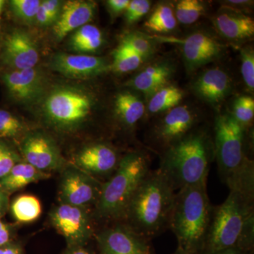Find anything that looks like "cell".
<instances>
[{
  "mask_svg": "<svg viewBox=\"0 0 254 254\" xmlns=\"http://www.w3.org/2000/svg\"><path fill=\"white\" fill-rule=\"evenodd\" d=\"M23 159L8 143L0 140V180Z\"/></svg>",
  "mask_w": 254,
  "mask_h": 254,
  "instance_id": "33",
  "label": "cell"
},
{
  "mask_svg": "<svg viewBox=\"0 0 254 254\" xmlns=\"http://www.w3.org/2000/svg\"><path fill=\"white\" fill-rule=\"evenodd\" d=\"M23 129V124L9 112L0 110V138H14Z\"/></svg>",
  "mask_w": 254,
  "mask_h": 254,
  "instance_id": "32",
  "label": "cell"
},
{
  "mask_svg": "<svg viewBox=\"0 0 254 254\" xmlns=\"http://www.w3.org/2000/svg\"><path fill=\"white\" fill-rule=\"evenodd\" d=\"M95 9L96 4L92 1H68L65 3L54 26L58 40L63 39L70 32L86 25L94 16Z\"/></svg>",
  "mask_w": 254,
  "mask_h": 254,
  "instance_id": "18",
  "label": "cell"
},
{
  "mask_svg": "<svg viewBox=\"0 0 254 254\" xmlns=\"http://www.w3.org/2000/svg\"><path fill=\"white\" fill-rule=\"evenodd\" d=\"M242 74L245 84L250 91L254 88V53L253 49L245 48L241 53Z\"/></svg>",
  "mask_w": 254,
  "mask_h": 254,
  "instance_id": "35",
  "label": "cell"
},
{
  "mask_svg": "<svg viewBox=\"0 0 254 254\" xmlns=\"http://www.w3.org/2000/svg\"><path fill=\"white\" fill-rule=\"evenodd\" d=\"M50 221L67 247L86 246L94 235L93 221L88 208L59 203L50 211Z\"/></svg>",
  "mask_w": 254,
  "mask_h": 254,
  "instance_id": "8",
  "label": "cell"
},
{
  "mask_svg": "<svg viewBox=\"0 0 254 254\" xmlns=\"http://www.w3.org/2000/svg\"><path fill=\"white\" fill-rule=\"evenodd\" d=\"M213 254H250V252H245V251L240 250L237 247L227 249V250L220 251Z\"/></svg>",
  "mask_w": 254,
  "mask_h": 254,
  "instance_id": "44",
  "label": "cell"
},
{
  "mask_svg": "<svg viewBox=\"0 0 254 254\" xmlns=\"http://www.w3.org/2000/svg\"><path fill=\"white\" fill-rule=\"evenodd\" d=\"M38 49L27 33L15 30L5 38L1 60L14 70L34 68L38 63Z\"/></svg>",
  "mask_w": 254,
  "mask_h": 254,
  "instance_id": "13",
  "label": "cell"
},
{
  "mask_svg": "<svg viewBox=\"0 0 254 254\" xmlns=\"http://www.w3.org/2000/svg\"><path fill=\"white\" fill-rule=\"evenodd\" d=\"M183 98V92L174 86H165L151 95L148 110L151 113H162L176 107Z\"/></svg>",
  "mask_w": 254,
  "mask_h": 254,
  "instance_id": "25",
  "label": "cell"
},
{
  "mask_svg": "<svg viewBox=\"0 0 254 254\" xmlns=\"http://www.w3.org/2000/svg\"><path fill=\"white\" fill-rule=\"evenodd\" d=\"M231 80L227 73L219 68H210L193 82L195 94L210 103H218L226 98L231 89Z\"/></svg>",
  "mask_w": 254,
  "mask_h": 254,
  "instance_id": "19",
  "label": "cell"
},
{
  "mask_svg": "<svg viewBox=\"0 0 254 254\" xmlns=\"http://www.w3.org/2000/svg\"><path fill=\"white\" fill-rule=\"evenodd\" d=\"M92 102L80 90L61 88L52 92L45 102L47 118L55 126L69 130L81 125L91 114Z\"/></svg>",
  "mask_w": 254,
  "mask_h": 254,
  "instance_id": "7",
  "label": "cell"
},
{
  "mask_svg": "<svg viewBox=\"0 0 254 254\" xmlns=\"http://www.w3.org/2000/svg\"><path fill=\"white\" fill-rule=\"evenodd\" d=\"M41 4V1L39 0H12L10 1L11 9L15 16L28 22L36 18Z\"/></svg>",
  "mask_w": 254,
  "mask_h": 254,
  "instance_id": "34",
  "label": "cell"
},
{
  "mask_svg": "<svg viewBox=\"0 0 254 254\" xmlns=\"http://www.w3.org/2000/svg\"><path fill=\"white\" fill-rule=\"evenodd\" d=\"M95 239L99 254H152L149 241L123 222L103 229Z\"/></svg>",
  "mask_w": 254,
  "mask_h": 254,
  "instance_id": "11",
  "label": "cell"
},
{
  "mask_svg": "<svg viewBox=\"0 0 254 254\" xmlns=\"http://www.w3.org/2000/svg\"><path fill=\"white\" fill-rule=\"evenodd\" d=\"M41 5L47 13L49 15L50 17L55 21L58 19L61 12V3L58 0H47V1H41Z\"/></svg>",
  "mask_w": 254,
  "mask_h": 254,
  "instance_id": "38",
  "label": "cell"
},
{
  "mask_svg": "<svg viewBox=\"0 0 254 254\" xmlns=\"http://www.w3.org/2000/svg\"><path fill=\"white\" fill-rule=\"evenodd\" d=\"M150 171L149 160L139 152L127 153L108 180L103 182L95 216L104 221L123 220L127 207Z\"/></svg>",
  "mask_w": 254,
  "mask_h": 254,
  "instance_id": "6",
  "label": "cell"
},
{
  "mask_svg": "<svg viewBox=\"0 0 254 254\" xmlns=\"http://www.w3.org/2000/svg\"><path fill=\"white\" fill-rule=\"evenodd\" d=\"M16 227L0 219V247L15 240Z\"/></svg>",
  "mask_w": 254,
  "mask_h": 254,
  "instance_id": "37",
  "label": "cell"
},
{
  "mask_svg": "<svg viewBox=\"0 0 254 254\" xmlns=\"http://www.w3.org/2000/svg\"><path fill=\"white\" fill-rule=\"evenodd\" d=\"M103 42L99 28L91 24L78 28L71 38L73 48L81 52H94L102 46Z\"/></svg>",
  "mask_w": 254,
  "mask_h": 254,
  "instance_id": "26",
  "label": "cell"
},
{
  "mask_svg": "<svg viewBox=\"0 0 254 254\" xmlns=\"http://www.w3.org/2000/svg\"><path fill=\"white\" fill-rule=\"evenodd\" d=\"M213 156L206 133L191 132L165 149L158 170L174 190H180L207 182Z\"/></svg>",
  "mask_w": 254,
  "mask_h": 254,
  "instance_id": "5",
  "label": "cell"
},
{
  "mask_svg": "<svg viewBox=\"0 0 254 254\" xmlns=\"http://www.w3.org/2000/svg\"><path fill=\"white\" fill-rule=\"evenodd\" d=\"M129 2V0H109L108 1V4L113 12L118 14L122 11H126Z\"/></svg>",
  "mask_w": 254,
  "mask_h": 254,
  "instance_id": "41",
  "label": "cell"
},
{
  "mask_svg": "<svg viewBox=\"0 0 254 254\" xmlns=\"http://www.w3.org/2000/svg\"><path fill=\"white\" fill-rule=\"evenodd\" d=\"M254 240V200L230 190L221 204L213 206L200 254H213L237 247L250 252Z\"/></svg>",
  "mask_w": 254,
  "mask_h": 254,
  "instance_id": "3",
  "label": "cell"
},
{
  "mask_svg": "<svg viewBox=\"0 0 254 254\" xmlns=\"http://www.w3.org/2000/svg\"><path fill=\"white\" fill-rule=\"evenodd\" d=\"M36 19L37 22L41 26H48V25L51 24L53 22V20L50 17L49 15L47 13L46 10L43 8L41 4L38 8V11H37Z\"/></svg>",
  "mask_w": 254,
  "mask_h": 254,
  "instance_id": "42",
  "label": "cell"
},
{
  "mask_svg": "<svg viewBox=\"0 0 254 254\" xmlns=\"http://www.w3.org/2000/svg\"><path fill=\"white\" fill-rule=\"evenodd\" d=\"M170 75V69L165 65L148 66L138 73L130 85L145 94L153 95L159 89L166 86Z\"/></svg>",
  "mask_w": 254,
  "mask_h": 254,
  "instance_id": "22",
  "label": "cell"
},
{
  "mask_svg": "<svg viewBox=\"0 0 254 254\" xmlns=\"http://www.w3.org/2000/svg\"><path fill=\"white\" fill-rule=\"evenodd\" d=\"M121 159L111 145L93 143L78 152L75 157V166L99 180L100 177L110 178L118 168Z\"/></svg>",
  "mask_w": 254,
  "mask_h": 254,
  "instance_id": "12",
  "label": "cell"
},
{
  "mask_svg": "<svg viewBox=\"0 0 254 254\" xmlns=\"http://www.w3.org/2000/svg\"><path fill=\"white\" fill-rule=\"evenodd\" d=\"M150 1L148 0L130 1L126 9V18L128 23H134L149 11Z\"/></svg>",
  "mask_w": 254,
  "mask_h": 254,
  "instance_id": "36",
  "label": "cell"
},
{
  "mask_svg": "<svg viewBox=\"0 0 254 254\" xmlns=\"http://www.w3.org/2000/svg\"><path fill=\"white\" fill-rule=\"evenodd\" d=\"M115 108L122 123L129 128L135 126L145 113L143 102L129 92H124L117 96Z\"/></svg>",
  "mask_w": 254,
  "mask_h": 254,
  "instance_id": "23",
  "label": "cell"
},
{
  "mask_svg": "<svg viewBox=\"0 0 254 254\" xmlns=\"http://www.w3.org/2000/svg\"><path fill=\"white\" fill-rule=\"evenodd\" d=\"M5 4V1L4 0H0V21H1V12H2L3 7Z\"/></svg>",
  "mask_w": 254,
  "mask_h": 254,
  "instance_id": "46",
  "label": "cell"
},
{
  "mask_svg": "<svg viewBox=\"0 0 254 254\" xmlns=\"http://www.w3.org/2000/svg\"><path fill=\"white\" fill-rule=\"evenodd\" d=\"M121 44L125 45L139 55L143 59L153 52V43L148 37L139 33H131L124 37Z\"/></svg>",
  "mask_w": 254,
  "mask_h": 254,
  "instance_id": "30",
  "label": "cell"
},
{
  "mask_svg": "<svg viewBox=\"0 0 254 254\" xmlns=\"http://www.w3.org/2000/svg\"><path fill=\"white\" fill-rule=\"evenodd\" d=\"M143 58L131 48L125 45L120 46L114 51L112 68L116 72L124 73L136 69L141 63Z\"/></svg>",
  "mask_w": 254,
  "mask_h": 254,
  "instance_id": "28",
  "label": "cell"
},
{
  "mask_svg": "<svg viewBox=\"0 0 254 254\" xmlns=\"http://www.w3.org/2000/svg\"><path fill=\"white\" fill-rule=\"evenodd\" d=\"M213 210L207 182L178 190L169 227L176 237L177 250L185 254H201Z\"/></svg>",
  "mask_w": 254,
  "mask_h": 254,
  "instance_id": "4",
  "label": "cell"
},
{
  "mask_svg": "<svg viewBox=\"0 0 254 254\" xmlns=\"http://www.w3.org/2000/svg\"><path fill=\"white\" fill-rule=\"evenodd\" d=\"M10 194L0 185V219L3 218L9 209Z\"/></svg>",
  "mask_w": 254,
  "mask_h": 254,
  "instance_id": "40",
  "label": "cell"
},
{
  "mask_svg": "<svg viewBox=\"0 0 254 254\" xmlns=\"http://www.w3.org/2000/svg\"><path fill=\"white\" fill-rule=\"evenodd\" d=\"M175 194L158 169L150 170L137 189L120 222L150 241L169 229Z\"/></svg>",
  "mask_w": 254,
  "mask_h": 254,
  "instance_id": "1",
  "label": "cell"
},
{
  "mask_svg": "<svg viewBox=\"0 0 254 254\" xmlns=\"http://www.w3.org/2000/svg\"><path fill=\"white\" fill-rule=\"evenodd\" d=\"M219 33L231 41H242L254 34V21L250 16L235 11H222L214 18Z\"/></svg>",
  "mask_w": 254,
  "mask_h": 254,
  "instance_id": "20",
  "label": "cell"
},
{
  "mask_svg": "<svg viewBox=\"0 0 254 254\" xmlns=\"http://www.w3.org/2000/svg\"><path fill=\"white\" fill-rule=\"evenodd\" d=\"M245 139V128L232 115L217 117L213 144L220 179L230 191L254 200V165L246 155Z\"/></svg>",
  "mask_w": 254,
  "mask_h": 254,
  "instance_id": "2",
  "label": "cell"
},
{
  "mask_svg": "<svg viewBox=\"0 0 254 254\" xmlns=\"http://www.w3.org/2000/svg\"><path fill=\"white\" fill-rule=\"evenodd\" d=\"M205 11L204 5L198 0H182L177 2L175 16L183 24L195 22Z\"/></svg>",
  "mask_w": 254,
  "mask_h": 254,
  "instance_id": "29",
  "label": "cell"
},
{
  "mask_svg": "<svg viewBox=\"0 0 254 254\" xmlns=\"http://www.w3.org/2000/svg\"><path fill=\"white\" fill-rule=\"evenodd\" d=\"M185 254L184 253H182V252H181V251H180L179 250H177V252H176V254Z\"/></svg>",
  "mask_w": 254,
  "mask_h": 254,
  "instance_id": "47",
  "label": "cell"
},
{
  "mask_svg": "<svg viewBox=\"0 0 254 254\" xmlns=\"http://www.w3.org/2000/svg\"><path fill=\"white\" fill-rule=\"evenodd\" d=\"M182 54L190 71L203 66L220 56L222 46L203 32H196L182 42Z\"/></svg>",
  "mask_w": 254,
  "mask_h": 254,
  "instance_id": "16",
  "label": "cell"
},
{
  "mask_svg": "<svg viewBox=\"0 0 254 254\" xmlns=\"http://www.w3.org/2000/svg\"><path fill=\"white\" fill-rule=\"evenodd\" d=\"M51 66L58 72L73 78L93 77L104 72L108 68L103 58L65 53L53 57Z\"/></svg>",
  "mask_w": 254,
  "mask_h": 254,
  "instance_id": "17",
  "label": "cell"
},
{
  "mask_svg": "<svg viewBox=\"0 0 254 254\" xmlns=\"http://www.w3.org/2000/svg\"><path fill=\"white\" fill-rule=\"evenodd\" d=\"M234 118L245 127L253 120L254 116V100L250 96H241L235 100L234 104Z\"/></svg>",
  "mask_w": 254,
  "mask_h": 254,
  "instance_id": "31",
  "label": "cell"
},
{
  "mask_svg": "<svg viewBox=\"0 0 254 254\" xmlns=\"http://www.w3.org/2000/svg\"><path fill=\"white\" fill-rule=\"evenodd\" d=\"M177 26L173 9L168 4H159L145 23V27L156 33H169Z\"/></svg>",
  "mask_w": 254,
  "mask_h": 254,
  "instance_id": "27",
  "label": "cell"
},
{
  "mask_svg": "<svg viewBox=\"0 0 254 254\" xmlns=\"http://www.w3.org/2000/svg\"><path fill=\"white\" fill-rule=\"evenodd\" d=\"M63 254H94L86 246L81 247H66Z\"/></svg>",
  "mask_w": 254,
  "mask_h": 254,
  "instance_id": "43",
  "label": "cell"
},
{
  "mask_svg": "<svg viewBox=\"0 0 254 254\" xmlns=\"http://www.w3.org/2000/svg\"><path fill=\"white\" fill-rule=\"evenodd\" d=\"M11 215L19 223L35 221L42 213L41 202L34 195L23 194L16 197L10 203Z\"/></svg>",
  "mask_w": 254,
  "mask_h": 254,
  "instance_id": "24",
  "label": "cell"
},
{
  "mask_svg": "<svg viewBox=\"0 0 254 254\" xmlns=\"http://www.w3.org/2000/svg\"><path fill=\"white\" fill-rule=\"evenodd\" d=\"M194 115L187 106L173 108L155 127V139L165 149L191 133Z\"/></svg>",
  "mask_w": 254,
  "mask_h": 254,
  "instance_id": "15",
  "label": "cell"
},
{
  "mask_svg": "<svg viewBox=\"0 0 254 254\" xmlns=\"http://www.w3.org/2000/svg\"><path fill=\"white\" fill-rule=\"evenodd\" d=\"M21 152L25 162L43 173L62 171L66 166L57 143L43 132L28 133L21 141Z\"/></svg>",
  "mask_w": 254,
  "mask_h": 254,
  "instance_id": "10",
  "label": "cell"
},
{
  "mask_svg": "<svg viewBox=\"0 0 254 254\" xmlns=\"http://www.w3.org/2000/svg\"><path fill=\"white\" fill-rule=\"evenodd\" d=\"M2 80L13 98L24 103L36 101L43 94L46 86L44 76L35 68L5 73Z\"/></svg>",
  "mask_w": 254,
  "mask_h": 254,
  "instance_id": "14",
  "label": "cell"
},
{
  "mask_svg": "<svg viewBox=\"0 0 254 254\" xmlns=\"http://www.w3.org/2000/svg\"><path fill=\"white\" fill-rule=\"evenodd\" d=\"M103 182L75 166L62 170L59 186L60 203L85 207L96 204Z\"/></svg>",
  "mask_w": 254,
  "mask_h": 254,
  "instance_id": "9",
  "label": "cell"
},
{
  "mask_svg": "<svg viewBox=\"0 0 254 254\" xmlns=\"http://www.w3.org/2000/svg\"><path fill=\"white\" fill-rule=\"evenodd\" d=\"M227 2L230 3V4L244 5L248 4V2H250V1L240 0V1H228Z\"/></svg>",
  "mask_w": 254,
  "mask_h": 254,
  "instance_id": "45",
  "label": "cell"
},
{
  "mask_svg": "<svg viewBox=\"0 0 254 254\" xmlns=\"http://www.w3.org/2000/svg\"><path fill=\"white\" fill-rule=\"evenodd\" d=\"M0 254H24V250L21 244L14 240L0 247Z\"/></svg>",
  "mask_w": 254,
  "mask_h": 254,
  "instance_id": "39",
  "label": "cell"
},
{
  "mask_svg": "<svg viewBox=\"0 0 254 254\" xmlns=\"http://www.w3.org/2000/svg\"><path fill=\"white\" fill-rule=\"evenodd\" d=\"M50 176V174L40 171L22 160L16 164L9 174L0 180V185L11 195L30 184L48 180Z\"/></svg>",
  "mask_w": 254,
  "mask_h": 254,
  "instance_id": "21",
  "label": "cell"
}]
</instances>
